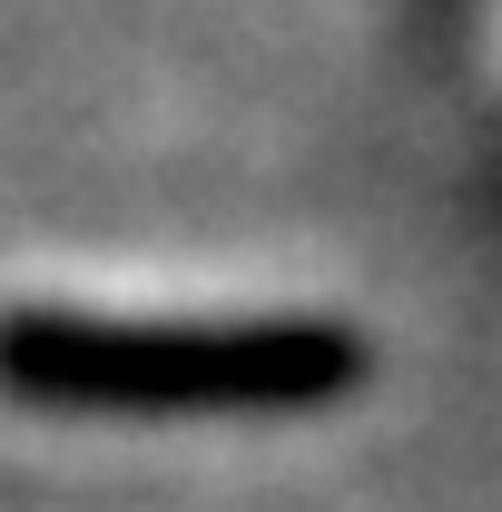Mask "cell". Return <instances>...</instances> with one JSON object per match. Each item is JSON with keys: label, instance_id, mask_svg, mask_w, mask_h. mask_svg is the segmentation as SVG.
I'll return each mask as SVG.
<instances>
[{"label": "cell", "instance_id": "6da1fadb", "mask_svg": "<svg viewBox=\"0 0 502 512\" xmlns=\"http://www.w3.org/2000/svg\"><path fill=\"white\" fill-rule=\"evenodd\" d=\"M365 384L345 325H109V316H0V394L50 414H306Z\"/></svg>", "mask_w": 502, "mask_h": 512}]
</instances>
